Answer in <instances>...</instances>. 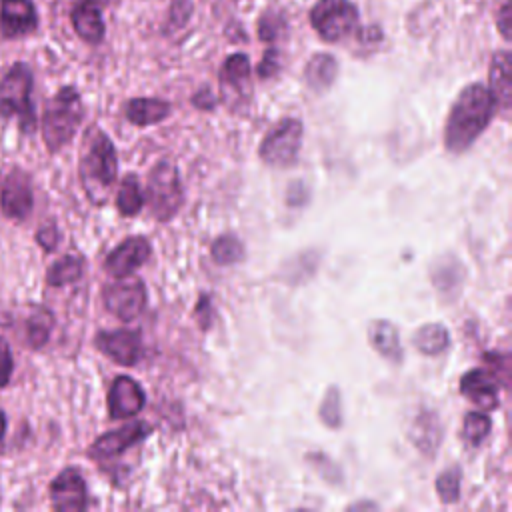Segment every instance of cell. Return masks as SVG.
Returning a JSON list of instances; mask_svg holds the SVG:
<instances>
[{"label": "cell", "instance_id": "1", "mask_svg": "<svg viewBox=\"0 0 512 512\" xmlns=\"http://www.w3.org/2000/svg\"><path fill=\"white\" fill-rule=\"evenodd\" d=\"M494 108H496L494 100L486 86L482 84L466 86L458 94L448 114L446 128H444V146L454 154L468 150L488 126L494 114Z\"/></svg>", "mask_w": 512, "mask_h": 512}, {"label": "cell", "instance_id": "2", "mask_svg": "<svg viewBox=\"0 0 512 512\" xmlns=\"http://www.w3.org/2000/svg\"><path fill=\"white\" fill-rule=\"evenodd\" d=\"M118 160L110 138L92 126L84 136L82 156H80V178L86 194L92 202L104 204L112 184L116 182Z\"/></svg>", "mask_w": 512, "mask_h": 512}, {"label": "cell", "instance_id": "3", "mask_svg": "<svg viewBox=\"0 0 512 512\" xmlns=\"http://www.w3.org/2000/svg\"><path fill=\"white\" fill-rule=\"evenodd\" d=\"M82 120V100L76 88L64 86L60 88L52 100L46 104L42 116V134L50 152L66 146Z\"/></svg>", "mask_w": 512, "mask_h": 512}, {"label": "cell", "instance_id": "4", "mask_svg": "<svg viewBox=\"0 0 512 512\" xmlns=\"http://www.w3.org/2000/svg\"><path fill=\"white\" fill-rule=\"evenodd\" d=\"M32 72L24 62H16L0 80V116H16L20 128L32 132L36 126L32 106Z\"/></svg>", "mask_w": 512, "mask_h": 512}, {"label": "cell", "instance_id": "5", "mask_svg": "<svg viewBox=\"0 0 512 512\" xmlns=\"http://www.w3.org/2000/svg\"><path fill=\"white\" fill-rule=\"evenodd\" d=\"M184 192L178 168L170 160H160L148 174L146 202L156 220L168 222L182 206Z\"/></svg>", "mask_w": 512, "mask_h": 512}, {"label": "cell", "instance_id": "6", "mask_svg": "<svg viewBox=\"0 0 512 512\" xmlns=\"http://www.w3.org/2000/svg\"><path fill=\"white\" fill-rule=\"evenodd\" d=\"M312 28L326 42H338L358 26V10L350 0H318L310 10Z\"/></svg>", "mask_w": 512, "mask_h": 512}, {"label": "cell", "instance_id": "7", "mask_svg": "<svg viewBox=\"0 0 512 512\" xmlns=\"http://www.w3.org/2000/svg\"><path fill=\"white\" fill-rule=\"evenodd\" d=\"M302 122L296 118L280 120L262 140L260 158L276 168L292 166L300 152L302 142Z\"/></svg>", "mask_w": 512, "mask_h": 512}, {"label": "cell", "instance_id": "8", "mask_svg": "<svg viewBox=\"0 0 512 512\" xmlns=\"http://www.w3.org/2000/svg\"><path fill=\"white\" fill-rule=\"evenodd\" d=\"M104 304L116 318L130 322L144 310L146 288L136 278L108 284L104 288Z\"/></svg>", "mask_w": 512, "mask_h": 512}, {"label": "cell", "instance_id": "9", "mask_svg": "<svg viewBox=\"0 0 512 512\" xmlns=\"http://www.w3.org/2000/svg\"><path fill=\"white\" fill-rule=\"evenodd\" d=\"M52 506L60 512H80L86 508L88 494L84 478L78 470L66 468L62 470L50 484Z\"/></svg>", "mask_w": 512, "mask_h": 512}, {"label": "cell", "instance_id": "10", "mask_svg": "<svg viewBox=\"0 0 512 512\" xmlns=\"http://www.w3.org/2000/svg\"><path fill=\"white\" fill-rule=\"evenodd\" d=\"M96 348L122 366H132L142 356V340L132 330H110L96 336Z\"/></svg>", "mask_w": 512, "mask_h": 512}, {"label": "cell", "instance_id": "11", "mask_svg": "<svg viewBox=\"0 0 512 512\" xmlns=\"http://www.w3.org/2000/svg\"><path fill=\"white\" fill-rule=\"evenodd\" d=\"M150 256V242L144 236H130L122 244H118L104 262L108 274L124 278L140 268Z\"/></svg>", "mask_w": 512, "mask_h": 512}, {"label": "cell", "instance_id": "12", "mask_svg": "<svg viewBox=\"0 0 512 512\" xmlns=\"http://www.w3.org/2000/svg\"><path fill=\"white\" fill-rule=\"evenodd\" d=\"M0 204H2V212L8 218L24 220L30 214V210H32V186H30V178L24 172L12 170L10 176L4 178Z\"/></svg>", "mask_w": 512, "mask_h": 512}, {"label": "cell", "instance_id": "13", "mask_svg": "<svg viewBox=\"0 0 512 512\" xmlns=\"http://www.w3.org/2000/svg\"><path fill=\"white\" fill-rule=\"evenodd\" d=\"M148 434H150V424H146V422L126 424L118 430L106 432L100 438H96V442L90 446V456L92 458H114V456L122 454L126 448H130L136 442H140L142 438H146Z\"/></svg>", "mask_w": 512, "mask_h": 512}, {"label": "cell", "instance_id": "14", "mask_svg": "<svg viewBox=\"0 0 512 512\" xmlns=\"http://www.w3.org/2000/svg\"><path fill=\"white\" fill-rule=\"evenodd\" d=\"M144 392L130 376H118L108 392V412L112 418H128L142 410Z\"/></svg>", "mask_w": 512, "mask_h": 512}, {"label": "cell", "instance_id": "15", "mask_svg": "<svg viewBox=\"0 0 512 512\" xmlns=\"http://www.w3.org/2000/svg\"><path fill=\"white\" fill-rule=\"evenodd\" d=\"M2 34L8 38L26 36L36 30L38 14L30 0H2Z\"/></svg>", "mask_w": 512, "mask_h": 512}, {"label": "cell", "instance_id": "16", "mask_svg": "<svg viewBox=\"0 0 512 512\" xmlns=\"http://www.w3.org/2000/svg\"><path fill=\"white\" fill-rule=\"evenodd\" d=\"M460 392L484 410H492L498 406V380L492 372H486L482 368L470 370L462 376Z\"/></svg>", "mask_w": 512, "mask_h": 512}, {"label": "cell", "instance_id": "17", "mask_svg": "<svg viewBox=\"0 0 512 512\" xmlns=\"http://www.w3.org/2000/svg\"><path fill=\"white\" fill-rule=\"evenodd\" d=\"M488 76H490L488 92L494 100V106H500L506 112L510 108V96H512V62L506 50L494 54Z\"/></svg>", "mask_w": 512, "mask_h": 512}, {"label": "cell", "instance_id": "18", "mask_svg": "<svg viewBox=\"0 0 512 512\" xmlns=\"http://www.w3.org/2000/svg\"><path fill=\"white\" fill-rule=\"evenodd\" d=\"M412 444L426 456H434L442 442V426L436 412H420L410 426Z\"/></svg>", "mask_w": 512, "mask_h": 512}, {"label": "cell", "instance_id": "19", "mask_svg": "<svg viewBox=\"0 0 512 512\" xmlns=\"http://www.w3.org/2000/svg\"><path fill=\"white\" fill-rule=\"evenodd\" d=\"M72 26L76 34L88 42V44H98L104 38V20L100 14V8L88 0L78 2L72 8Z\"/></svg>", "mask_w": 512, "mask_h": 512}, {"label": "cell", "instance_id": "20", "mask_svg": "<svg viewBox=\"0 0 512 512\" xmlns=\"http://www.w3.org/2000/svg\"><path fill=\"white\" fill-rule=\"evenodd\" d=\"M430 280L442 296L454 298L464 282V268L454 256H442L432 264Z\"/></svg>", "mask_w": 512, "mask_h": 512}, {"label": "cell", "instance_id": "21", "mask_svg": "<svg viewBox=\"0 0 512 512\" xmlns=\"http://www.w3.org/2000/svg\"><path fill=\"white\" fill-rule=\"evenodd\" d=\"M368 340L372 348L390 362L402 360V346L398 338V330L390 320H372L368 326Z\"/></svg>", "mask_w": 512, "mask_h": 512}, {"label": "cell", "instance_id": "22", "mask_svg": "<svg viewBox=\"0 0 512 512\" xmlns=\"http://www.w3.org/2000/svg\"><path fill=\"white\" fill-rule=\"evenodd\" d=\"M170 114V104L160 98H134L126 104V118L136 126L162 122Z\"/></svg>", "mask_w": 512, "mask_h": 512}, {"label": "cell", "instance_id": "23", "mask_svg": "<svg viewBox=\"0 0 512 512\" xmlns=\"http://www.w3.org/2000/svg\"><path fill=\"white\" fill-rule=\"evenodd\" d=\"M412 344H414V348H418V352H422L426 356H438L450 346V334L442 324L430 322L416 330Z\"/></svg>", "mask_w": 512, "mask_h": 512}, {"label": "cell", "instance_id": "24", "mask_svg": "<svg viewBox=\"0 0 512 512\" xmlns=\"http://www.w3.org/2000/svg\"><path fill=\"white\" fill-rule=\"evenodd\" d=\"M336 68V60L330 54H314L306 64L304 78L312 90L320 92L330 88L336 78Z\"/></svg>", "mask_w": 512, "mask_h": 512}, {"label": "cell", "instance_id": "25", "mask_svg": "<svg viewBox=\"0 0 512 512\" xmlns=\"http://www.w3.org/2000/svg\"><path fill=\"white\" fill-rule=\"evenodd\" d=\"M84 272V260L76 254H66L64 258L56 260L46 274V282L50 286H66L76 282Z\"/></svg>", "mask_w": 512, "mask_h": 512}, {"label": "cell", "instance_id": "26", "mask_svg": "<svg viewBox=\"0 0 512 512\" xmlns=\"http://www.w3.org/2000/svg\"><path fill=\"white\" fill-rule=\"evenodd\" d=\"M144 204V196H142V188L136 180L134 174H128L122 184H120V190H118V196H116V206L120 210V214L124 216H134L140 212Z\"/></svg>", "mask_w": 512, "mask_h": 512}, {"label": "cell", "instance_id": "27", "mask_svg": "<svg viewBox=\"0 0 512 512\" xmlns=\"http://www.w3.org/2000/svg\"><path fill=\"white\" fill-rule=\"evenodd\" d=\"M248 78H250V60L246 54H232L224 60L222 72H220L222 86H232L240 90V86H244Z\"/></svg>", "mask_w": 512, "mask_h": 512}, {"label": "cell", "instance_id": "28", "mask_svg": "<svg viewBox=\"0 0 512 512\" xmlns=\"http://www.w3.org/2000/svg\"><path fill=\"white\" fill-rule=\"evenodd\" d=\"M318 416L328 428L342 426V396H340V388L336 384H330L328 390L324 392L322 404L318 408Z\"/></svg>", "mask_w": 512, "mask_h": 512}, {"label": "cell", "instance_id": "29", "mask_svg": "<svg viewBox=\"0 0 512 512\" xmlns=\"http://www.w3.org/2000/svg\"><path fill=\"white\" fill-rule=\"evenodd\" d=\"M242 256H244V246L232 234H224L216 238L212 244V258L216 264H222V266L236 264L238 260H242Z\"/></svg>", "mask_w": 512, "mask_h": 512}, {"label": "cell", "instance_id": "30", "mask_svg": "<svg viewBox=\"0 0 512 512\" xmlns=\"http://www.w3.org/2000/svg\"><path fill=\"white\" fill-rule=\"evenodd\" d=\"M490 418L484 412H468L462 422V436L468 444L478 446L490 432Z\"/></svg>", "mask_w": 512, "mask_h": 512}, {"label": "cell", "instance_id": "31", "mask_svg": "<svg viewBox=\"0 0 512 512\" xmlns=\"http://www.w3.org/2000/svg\"><path fill=\"white\" fill-rule=\"evenodd\" d=\"M316 264H318L316 252H304V254H298L294 260H288L282 272H286L288 282H304L308 276L314 274Z\"/></svg>", "mask_w": 512, "mask_h": 512}, {"label": "cell", "instance_id": "32", "mask_svg": "<svg viewBox=\"0 0 512 512\" xmlns=\"http://www.w3.org/2000/svg\"><path fill=\"white\" fill-rule=\"evenodd\" d=\"M52 328V314L44 308L36 310V314L28 322V340L34 348H40L46 344L48 334Z\"/></svg>", "mask_w": 512, "mask_h": 512}, {"label": "cell", "instance_id": "33", "mask_svg": "<svg viewBox=\"0 0 512 512\" xmlns=\"http://www.w3.org/2000/svg\"><path fill=\"white\" fill-rule=\"evenodd\" d=\"M436 492L442 502L452 504L460 498V470L448 468L436 478Z\"/></svg>", "mask_w": 512, "mask_h": 512}, {"label": "cell", "instance_id": "34", "mask_svg": "<svg viewBox=\"0 0 512 512\" xmlns=\"http://www.w3.org/2000/svg\"><path fill=\"white\" fill-rule=\"evenodd\" d=\"M12 376V352L8 342L0 336V388L8 384Z\"/></svg>", "mask_w": 512, "mask_h": 512}, {"label": "cell", "instance_id": "35", "mask_svg": "<svg viewBox=\"0 0 512 512\" xmlns=\"http://www.w3.org/2000/svg\"><path fill=\"white\" fill-rule=\"evenodd\" d=\"M278 68H280L278 52L274 48H268L264 58H262V62H260V66H258V76L260 78H270V76H274L278 72Z\"/></svg>", "mask_w": 512, "mask_h": 512}, {"label": "cell", "instance_id": "36", "mask_svg": "<svg viewBox=\"0 0 512 512\" xmlns=\"http://www.w3.org/2000/svg\"><path fill=\"white\" fill-rule=\"evenodd\" d=\"M286 204L292 206V208H298V206H304L306 200H308V190L304 186V182H292L286 190Z\"/></svg>", "mask_w": 512, "mask_h": 512}, {"label": "cell", "instance_id": "37", "mask_svg": "<svg viewBox=\"0 0 512 512\" xmlns=\"http://www.w3.org/2000/svg\"><path fill=\"white\" fill-rule=\"evenodd\" d=\"M194 314H196V320H198L200 328L208 330L210 328V320H212V304H210L208 296H200Z\"/></svg>", "mask_w": 512, "mask_h": 512}, {"label": "cell", "instance_id": "38", "mask_svg": "<svg viewBox=\"0 0 512 512\" xmlns=\"http://www.w3.org/2000/svg\"><path fill=\"white\" fill-rule=\"evenodd\" d=\"M36 238H38V244H40L44 250L50 252V250H54L56 244H58V230H56L54 224L44 226L42 230H38Z\"/></svg>", "mask_w": 512, "mask_h": 512}, {"label": "cell", "instance_id": "39", "mask_svg": "<svg viewBox=\"0 0 512 512\" xmlns=\"http://www.w3.org/2000/svg\"><path fill=\"white\" fill-rule=\"evenodd\" d=\"M498 26L504 38H510V2H504V6L498 12Z\"/></svg>", "mask_w": 512, "mask_h": 512}, {"label": "cell", "instance_id": "40", "mask_svg": "<svg viewBox=\"0 0 512 512\" xmlns=\"http://www.w3.org/2000/svg\"><path fill=\"white\" fill-rule=\"evenodd\" d=\"M194 104L200 106V108H212L214 106V98L208 90H200L196 96H194Z\"/></svg>", "mask_w": 512, "mask_h": 512}, {"label": "cell", "instance_id": "41", "mask_svg": "<svg viewBox=\"0 0 512 512\" xmlns=\"http://www.w3.org/2000/svg\"><path fill=\"white\" fill-rule=\"evenodd\" d=\"M4 430H6V416H4V412L0 410V438H2Z\"/></svg>", "mask_w": 512, "mask_h": 512}, {"label": "cell", "instance_id": "42", "mask_svg": "<svg viewBox=\"0 0 512 512\" xmlns=\"http://www.w3.org/2000/svg\"><path fill=\"white\" fill-rule=\"evenodd\" d=\"M350 508H376L372 502H360V504H352Z\"/></svg>", "mask_w": 512, "mask_h": 512}, {"label": "cell", "instance_id": "43", "mask_svg": "<svg viewBox=\"0 0 512 512\" xmlns=\"http://www.w3.org/2000/svg\"><path fill=\"white\" fill-rule=\"evenodd\" d=\"M88 2H92V4H96V6H100V4H108L110 0H88Z\"/></svg>", "mask_w": 512, "mask_h": 512}]
</instances>
